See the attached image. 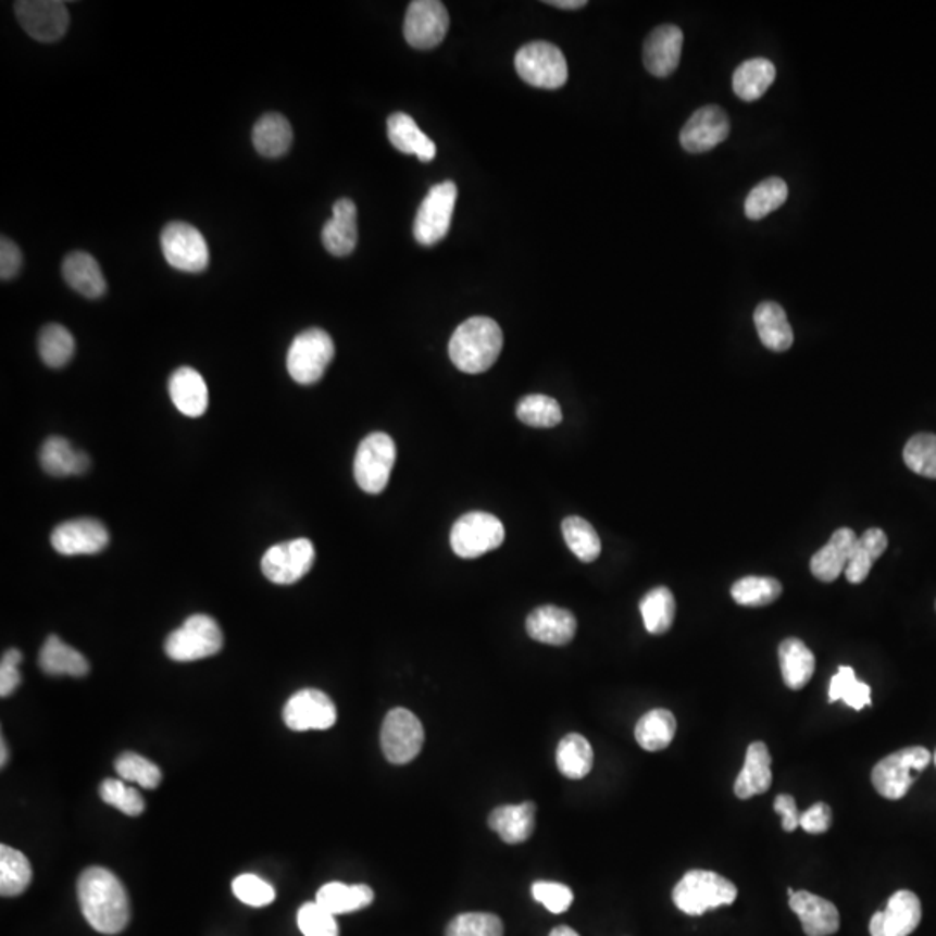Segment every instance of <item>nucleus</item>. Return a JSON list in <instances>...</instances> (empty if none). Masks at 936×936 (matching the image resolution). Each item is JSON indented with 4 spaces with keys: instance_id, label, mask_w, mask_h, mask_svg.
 Returning <instances> with one entry per match:
<instances>
[{
    "instance_id": "nucleus-1",
    "label": "nucleus",
    "mask_w": 936,
    "mask_h": 936,
    "mask_svg": "<svg viewBox=\"0 0 936 936\" xmlns=\"http://www.w3.org/2000/svg\"><path fill=\"white\" fill-rule=\"evenodd\" d=\"M78 902L90 928L116 935L127 928L130 903L122 881L104 868H89L78 877Z\"/></svg>"
},
{
    "instance_id": "nucleus-2",
    "label": "nucleus",
    "mask_w": 936,
    "mask_h": 936,
    "mask_svg": "<svg viewBox=\"0 0 936 936\" xmlns=\"http://www.w3.org/2000/svg\"><path fill=\"white\" fill-rule=\"evenodd\" d=\"M503 349V334L497 321L474 316L463 321L449 340V360L469 375L488 372Z\"/></svg>"
},
{
    "instance_id": "nucleus-3",
    "label": "nucleus",
    "mask_w": 936,
    "mask_h": 936,
    "mask_svg": "<svg viewBox=\"0 0 936 936\" xmlns=\"http://www.w3.org/2000/svg\"><path fill=\"white\" fill-rule=\"evenodd\" d=\"M737 886L713 871H688L673 889V902L688 915H701L711 909L736 902Z\"/></svg>"
},
{
    "instance_id": "nucleus-4",
    "label": "nucleus",
    "mask_w": 936,
    "mask_h": 936,
    "mask_svg": "<svg viewBox=\"0 0 936 936\" xmlns=\"http://www.w3.org/2000/svg\"><path fill=\"white\" fill-rule=\"evenodd\" d=\"M929 763H932V754L923 746L903 748L883 758L874 766L871 778L876 791L883 798L891 801L902 800L915 783V778L920 777L921 772Z\"/></svg>"
},
{
    "instance_id": "nucleus-5",
    "label": "nucleus",
    "mask_w": 936,
    "mask_h": 936,
    "mask_svg": "<svg viewBox=\"0 0 936 936\" xmlns=\"http://www.w3.org/2000/svg\"><path fill=\"white\" fill-rule=\"evenodd\" d=\"M223 629L214 617L195 614L185 624L172 632L165 640V652L172 661L191 663L210 658L223 649Z\"/></svg>"
},
{
    "instance_id": "nucleus-6",
    "label": "nucleus",
    "mask_w": 936,
    "mask_h": 936,
    "mask_svg": "<svg viewBox=\"0 0 936 936\" xmlns=\"http://www.w3.org/2000/svg\"><path fill=\"white\" fill-rule=\"evenodd\" d=\"M334 340L325 329L309 328L297 335L288 349L287 369L297 384L320 382L334 360Z\"/></svg>"
},
{
    "instance_id": "nucleus-7",
    "label": "nucleus",
    "mask_w": 936,
    "mask_h": 936,
    "mask_svg": "<svg viewBox=\"0 0 936 936\" xmlns=\"http://www.w3.org/2000/svg\"><path fill=\"white\" fill-rule=\"evenodd\" d=\"M515 70L529 86L547 90L564 87L569 75L564 52L545 40L522 46L515 54Z\"/></svg>"
},
{
    "instance_id": "nucleus-8",
    "label": "nucleus",
    "mask_w": 936,
    "mask_h": 936,
    "mask_svg": "<svg viewBox=\"0 0 936 936\" xmlns=\"http://www.w3.org/2000/svg\"><path fill=\"white\" fill-rule=\"evenodd\" d=\"M396 445L389 434L373 433L361 440L354 458L355 483L369 495H378L389 484L396 463Z\"/></svg>"
},
{
    "instance_id": "nucleus-9",
    "label": "nucleus",
    "mask_w": 936,
    "mask_h": 936,
    "mask_svg": "<svg viewBox=\"0 0 936 936\" xmlns=\"http://www.w3.org/2000/svg\"><path fill=\"white\" fill-rule=\"evenodd\" d=\"M449 541L458 557L477 559L503 544L504 527L500 519L491 513H465L454 522Z\"/></svg>"
},
{
    "instance_id": "nucleus-10",
    "label": "nucleus",
    "mask_w": 936,
    "mask_h": 936,
    "mask_svg": "<svg viewBox=\"0 0 936 936\" xmlns=\"http://www.w3.org/2000/svg\"><path fill=\"white\" fill-rule=\"evenodd\" d=\"M458 189L453 180L433 186L422 201L413 223V235L420 245L430 247L445 240L451 227Z\"/></svg>"
},
{
    "instance_id": "nucleus-11",
    "label": "nucleus",
    "mask_w": 936,
    "mask_h": 936,
    "mask_svg": "<svg viewBox=\"0 0 936 936\" xmlns=\"http://www.w3.org/2000/svg\"><path fill=\"white\" fill-rule=\"evenodd\" d=\"M425 732L419 716L404 708H396L385 716L380 732L382 751L394 765H407L415 760L424 746Z\"/></svg>"
},
{
    "instance_id": "nucleus-12",
    "label": "nucleus",
    "mask_w": 936,
    "mask_h": 936,
    "mask_svg": "<svg viewBox=\"0 0 936 936\" xmlns=\"http://www.w3.org/2000/svg\"><path fill=\"white\" fill-rule=\"evenodd\" d=\"M165 261L183 273H201L209 265L210 253L205 238L188 223H171L162 232Z\"/></svg>"
},
{
    "instance_id": "nucleus-13",
    "label": "nucleus",
    "mask_w": 936,
    "mask_h": 936,
    "mask_svg": "<svg viewBox=\"0 0 936 936\" xmlns=\"http://www.w3.org/2000/svg\"><path fill=\"white\" fill-rule=\"evenodd\" d=\"M314 559L316 550L308 538L283 541L262 557V573L276 585H294L311 571Z\"/></svg>"
},
{
    "instance_id": "nucleus-14",
    "label": "nucleus",
    "mask_w": 936,
    "mask_h": 936,
    "mask_svg": "<svg viewBox=\"0 0 936 936\" xmlns=\"http://www.w3.org/2000/svg\"><path fill=\"white\" fill-rule=\"evenodd\" d=\"M449 30L448 9L439 0H415L408 5L404 39L415 49H434Z\"/></svg>"
},
{
    "instance_id": "nucleus-15",
    "label": "nucleus",
    "mask_w": 936,
    "mask_h": 936,
    "mask_svg": "<svg viewBox=\"0 0 936 936\" xmlns=\"http://www.w3.org/2000/svg\"><path fill=\"white\" fill-rule=\"evenodd\" d=\"M283 720L290 731H326L337 722V708L325 692L304 688L288 699Z\"/></svg>"
},
{
    "instance_id": "nucleus-16",
    "label": "nucleus",
    "mask_w": 936,
    "mask_h": 936,
    "mask_svg": "<svg viewBox=\"0 0 936 936\" xmlns=\"http://www.w3.org/2000/svg\"><path fill=\"white\" fill-rule=\"evenodd\" d=\"M731 121L725 110L716 104H706L694 112L682 128L681 145L688 153H708L727 141Z\"/></svg>"
},
{
    "instance_id": "nucleus-17",
    "label": "nucleus",
    "mask_w": 936,
    "mask_h": 936,
    "mask_svg": "<svg viewBox=\"0 0 936 936\" xmlns=\"http://www.w3.org/2000/svg\"><path fill=\"white\" fill-rule=\"evenodd\" d=\"M26 34L40 42H54L66 34L68 11L58 0H22L14 4Z\"/></svg>"
},
{
    "instance_id": "nucleus-18",
    "label": "nucleus",
    "mask_w": 936,
    "mask_h": 936,
    "mask_svg": "<svg viewBox=\"0 0 936 936\" xmlns=\"http://www.w3.org/2000/svg\"><path fill=\"white\" fill-rule=\"evenodd\" d=\"M51 544L61 556H95L110 544V533L96 519H73L52 531Z\"/></svg>"
},
{
    "instance_id": "nucleus-19",
    "label": "nucleus",
    "mask_w": 936,
    "mask_h": 936,
    "mask_svg": "<svg viewBox=\"0 0 936 936\" xmlns=\"http://www.w3.org/2000/svg\"><path fill=\"white\" fill-rule=\"evenodd\" d=\"M921 900L909 889L891 895L883 911H877L869 924L871 936H909L920 926Z\"/></svg>"
},
{
    "instance_id": "nucleus-20",
    "label": "nucleus",
    "mask_w": 936,
    "mask_h": 936,
    "mask_svg": "<svg viewBox=\"0 0 936 936\" xmlns=\"http://www.w3.org/2000/svg\"><path fill=\"white\" fill-rule=\"evenodd\" d=\"M684 48V32L676 25H661L650 32L644 43V64L647 72L666 78L678 68Z\"/></svg>"
},
{
    "instance_id": "nucleus-21",
    "label": "nucleus",
    "mask_w": 936,
    "mask_h": 936,
    "mask_svg": "<svg viewBox=\"0 0 936 936\" xmlns=\"http://www.w3.org/2000/svg\"><path fill=\"white\" fill-rule=\"evenodd\" d=\"M526 629L533 640L548 646H565L576 635L577 621L567 609L544 606L527 616Z\"/></svg>"
},
{
    "instance_id": "nucleus-22",
    "label": "nucleus",
    "mask_w": 936,
    "mask_h": 936,
    "mask_svg": "<svg viewBox=\"0 0 936 936\" xmlns=\"http://www.w3.org/2000/svg\"><path fill=\"white\" fill-rule=\"evenodd\" d=\"M789 907L800 918L807 936H831L838 933L839 912L829 900L801 889L791 895Z\"/></svg>"
},
{
    "instance_id": "nucleus-23",
    "label": "nucleus",
    "mask_w": 936,
    "mask_h": 936,
    "mask_svg": "<svg viewBox=\"0 0 936 936\" xmlns=\"http://www.w3.org/2000/svg\"><path fill=\"white\" fill-rule=\"evenodd\" d=\"M856 531L841 527L831 536L827 545L816 550L810 561V571L822 583H833L847 571L851 550L857 544Z\"/></svg>"
},
{
    "instance_id": "nucleus-24",
    "label": "nucleus",
    "mask_w": 936,
    "mask_h": 936,
    "mask_svg": "<svg viewBox=\"0 0 936 936\" xmlns=\"http://www.w3.org/2000/svg\"><path fill=\"white\" fill-rule=\"evenodd\" d=\"M332 212L334 215L321 233L323 245L332 255L347 257L354 252L358 245V207L349 198H340L335 201Z\"/></svg>"
},
{
    "instance_id": "nucleus-25",
    "label": "nucleus",
    "mask_w": 936,
    "mask_h": 936,
    "mask_svg": "<svg viewBox=\"0 0 936 936\" xmlns=\"http://www.w3.org/2000/svg\"><path fill=\"white\" fill-rule=\"evenodd\" d=\"M169 392H171L174 407L183 415L198 419L209 408V389H207L205 380L197 370L189 369V366H183V369L172 373Z\"/></svg>"
},
{
    "instance_id": "nucleus-26",
    "label": "nucleus",
    "mask_w": 936,
    "mask_h": 936,
    "mask_svg": "<svg viewBox=\"0 0 936 936\" xmlns=\"http://www.w3.org/2000/svg\"><path fill=\"white\" fill-rule=\"evenodd\" d=\"M387 136L396 150L416 154L420 162H433L436 159L437 150L433 139L407 113L398 112L389 116Z\"/></svg>"
},
{
    "instance_id": "nucleus-27",
    "label": "nucleus",
    "mask_w": 936,
    "mask_h": 936,
    "mask_svg": "<svg viewBox=\"0 0 936 936\" xmlns=\"http://www.w3.org/2000/svg\"><path fill=\"white\" fill-rule=\"evenodd\" d=\"M535 803L526 801L521 804H503L492 810L489 815V827L509 845L527 841L535 833Z\"/></svg>"
},
{
    "instance_id": "nucleus-28",
    "label": "nucleus",
    "mask_w": 936,
    "mask_h": 936,
    "mask_svg": "<svg viewBox=\"0 0 936 936\" xmlns=\"http://www.w3.org/2000/svg\"><path fill=\"white\" fill-rule=\"evenodd\" d=\"M772 757L763 742H752L746 752L745 766L737 777L736 791L740 800H749L752 796L763 795L772 786Z\"/></svg>"
},
{
    "instance_id": "nucleus-29",
    "label": "nucleus",
    "mask_w": 936,
    "mask_h": 936,
    "mask_svg": "<svg viewBox=\"0 0 936 936\" xmlns=\"http://www.w3.org/2000/svg\"><path fill=\"white\" fill-rule=\"evenodd\" d=\"M63 278L73 290L87 299H99L107 294L101 265L86 252H72L63 262Z\"/></svg>"
},
{
    "instance_id": "nucleus-30",
    "label": "nucleus",
    "mask_w": 936,
    "mask_h": 936,
    "mask_svg": "<svg viewBox=\"0 0 936 936\" xmlns=\"http://www.w3.org/2000/svg\"><path fill=\"white\" fill-rule=\"evenodd\" d=\"M754 326L761 344L774 352H786L795 342L791 325L787 321L783 305L766 300L754 311Z\"/></svg>"
},
{
    "instance_id": "nucleus-31",
    "label": "nucleus",
    "mask_w": 936,
    "mask_h": 936,
    "mask_svg": "<svg viewBox=\"0 0 936 936\" xmlns=\"http://www.w3.org/2000/svg\"><path fill=\"white\" fill-rule=\"evenodd\" d=\"M40 465L52 477H72L89 471L90 458L64 437H49L40 449Z\"/></svg>"
},
{
    "instance_id": "nucleus-32",
    "label": "nucleus",
    "mask_w": 936,
    "mask_h": 936,
    "mask_svg": "<svg viewBox=\"0 0 936 936\" xmlns=\"http://www.w3.org/2000/svg\"><path fill=\"white\" fill-rule=\"evenodd\" d=\"M775 77H777V70L772 61L765 58H752L737 66L732 75V89L737 98L746 103H752L766 95Z\"/></svg>"
},
{
    "instance_id": "nucleus-33",
    "label": "nucleus",
    "mask_w": 936,
    "mask_h": 936,
    "mask_svg": "<svg viewBox=\"0 0 936 936\" xmlns=\"http://www.w3.org/2000/svg\"><path fill=\"white\" fill-rule=\"evenodd\" d=\"M39 666L46 675L86 676L90 672L89 661L57 635L43 641L39 654Z\"/></svg>"
},
{
    "instance_id": "nucleus-34",
    "label": "nucleus",
    "mask_w": 936,
    "mask_h": 936,
    "mask_svg": "<svg viewBox=\"0 0 936 936\" xmlns=\"http://www.w3.org/2000/svg\"><path fill=\"white\" fill-rule=\"evenodd\" d=\"M778 661L784 684L791 690H801L812 681L815 672V656L800 638H786L778 646Z\"/></svg>"
},
{
    "instance_id": "nucleus-35",
    "label": "nucleus",
    "mask_w": 936,
    "mask_h": 936,
    "mask_svg": "<svg viewBox=\"0 0 936 936\" xmlns=\"http://www.w3.org/2000/svg\"><path fill=\"white\" fill-rule=\"evenodd\" d=\"M373 889L369 885H344V883H328L317 891L316 902L323 909L334 915L349 914V912L363 911L372 906Z\"/></svg>"
},
{
    "instance_id": "nucleus-36",
    "label": "nucleus",
    "mask_w": 936,
    "mask_h": 936,
    "mask_svg": "<svg viewBox=\"0 0 936 936\" xmlns=\"http://www.w3.org/2000/svg\"><path fill=\"white\" fill-rule=\"evenodd\" d=\"M253 146L265 159H278L290 150L294 130L290 122L279 113L261 116L253 127Z\"/></svg>"
},
{
    "instance_id": "nucleus-37",
    "label": "nucleus",
    "mask_w": 936,
    "mask_h": 936,
    "mask_svg": "<svg viewBox=\"0 0 936 936\" xmlns=\"http://www.w3.org/2000/svg\"><path fill=\"white\" fill-rule=\"evenodd\" d=\"M886 548H888V536L883 529L873 527V529L865 531L864 535L859 536L856 547L851 550L847 571H845L848 582L851 585L864 583L874 562L886 552Z\"/></svg>"
},
{
    "instance_id": "nucleus-38",
    "label": "nucleus",
    "mask_w": 936,
    "mask_h": 936,
    "mask_svg": "<svg viewBox=\"0 0 936 936\" xmlns=\"http://www.w3.org/2000/svg\"><path fill=\"white\" fill-rule=\"evenodd\" d=\"M676 734L675 714L667 710H652L638 720L635 739L646 751H663L672 745Z\"/></svg>"
},
{
    "instance_id": "nucleus-39",
    "label": "nucleus",
    "mask_w": 936,
    "mask_h": 936,
    "mask_svg": "<svg viewBox=\"0 0 936 936\" xmlns=\"http://www.w3.org/2000/svg\"><path fill=\"white\" fill-rule=\"evenodd\" d=\"M640 612L650 635H664L675 621L676 602L672 590L666 586H658L647 591L640 600Z\"/></svg>"
},
{
    "instance_id": "nucleus-40",
    "label": "nucleus",
    "mask_w": 936,
    "mask_h": 936,
    "mask_svg": "<svg viewBox=\"0 0 936 936\" xmlns=\"http://www.w3.org/2000/svg\"><path fill=\"white\" fill-rule=\"evenodd\" d=\"M557 766L567 778L586 777L594 769V749L586 737L569 734L557 748Z\"/></svg>"
},
{
    "instance_id": "nucleus-41",
    "label": "nucleus",
    "mask_w": 936,
    "mask_h": 936,
    "mask_svg": "<svg viewBox=\"0 0 936 936\" xmlns=\"http://www.w3.org/2000/svg\"><path fill=\"white\" fill-rule=\"evenodd\" d=\"M32 883V865L22 851L2 845L0 847V894L17 897Z\"/></svg>"
},
{
    "instance_id": "nucleus-42",
    "label": "nucleus",
    "mask_w": 936,
    "mask_h": 936,
    "mask_svg": "<svg viewBox=\"0 0 936 936\" xmlns=\"http://www.w3.org/2000/svg\"><path fill=\"white\" fill-rule=\"evenodd\" d=\"M787 197H789V188H787L786 180L781 179V177H769L760 185L754 186L746 198V217L751 219V221H761L775 210L781 209L786 203Z\"/></svg>"
},
{
    "instance_id": "nucleus-43",
    "label": "nucleus",
    "mask_w": 936,
    "mask_h": 936,
    "mask_svg": "<svg viewBox=\"0 0 936 936\" xmlns=\"http://www.w3.org/2000/svg\"><path fill=\"white\" fill-rule=\"evenodd\" d=\"M562 535H564L569 550L579 561L590 564V562L599 559L600 552H602V544H600L599 535H597V531H595L590 522L582 517L564 519V522H562Z\"/></svg>"
},
{
    "instance_id": "nucleus-44",
    "label": "nucleus",
    "mask_w": 936,
    "mask_h": 936,
    "mask_svg": "<svg viewBox=\"0 0 936 936\" xmlns=\"http://www.w3.org/2000/svg\"><path fill=\"white\" fill-rule=\"evenodd\" d=\"M732 599L745 608H765L783 594V585L775 577L746 576L732 586Z\"/></svg>"
},
{
    "instance_id": "nucleus-45",
    "label": "nucleus",
    "mask_w": 936,
    "mask_h": 936,
    "mask_svg": "<svg viewBox=\"0 0 936 936\" xmlns=\"http://www.w3.org/2000/svg\"><path fill=\"white\" fill-rule=\"evenodd\" d=\"M39 352L49 369H63L75 354V338L61 325H46L39 335Z\"/></svg>"
},
{
    "instance_id": "nucleus-46",
    "label": "nucleus",
    "mask_w": 936,
    "mask_h": 936,
    "mask_svg": "<svg viewBox=\"0 0 936 936\" xmlns=\"http://www.w3.org/2000/svg\"><path fill=\"white\" fill-rule=\"evenodd\" d=\"M517 419L522 424L536 428H550L562 422L561 404L550 396L531 394L517 404Z\"/></svg>"
},
{
    "instance_id": "nucleus-47",
    "label": "nucleus",
    "mask_w": 936,
    "mask_h": 936,
    "mask_svg": "<svg viewBox=\"0 0 936 936\" xmlns=\"http://www.w3.org/2000/svg\"><path fill=\"white\" fill-rule=\"evenodd\" d=\"M829 701H843L851 710H864L871 706V687L864 682L857 681L856 672L850 666H839L829 685Z\"/></svg>"
},
{
    "instance_id": "nucleus-48",
    "label": "nucleus",
    "mask_w": 936,
    "mask_h": 936,
    "mask_svg": "<svg viewBox=\"0 0 936 936\" xmlns=\"http://www.w3.org/2000/svg\"><path fill=\"white\" fill-rule=\"evenodd\" d=\"M115 770L122 781L139 784L145 789H154L162 783V770L137 752H124L116 758Z\"/></svg>"
},
{
    "instance_id": "nucleus-49",
    "label": "nucleus",
    "mask_w": 936,
    "mask_h": 936,
    "mask_svg": "<svg viewBox=\"0 0 936 936\" xmlns=\"http://www.w3.org/2000/svg\"><path fill=\"white\" fill-rule=\"evenodd\" d=\"M903 462L918 475L936 479V436L918 434L903 448Z\"/></svg>"
},
{
    "instance_id": "nucleus-50",
    "label": "nucleus",
    "mask_w": 936,
    "mask_h": 936,
    "mask_svg": "<svg viewBox=\"0 0 936 936\" xmlns=\"http://www.w3.org/2000/svg\"><path fill=\"white\" fill-rule=\"evenodd\" d=\"M446 936H503V923L488 912H466L448 924Z\"/></svg>"
},
{
    "instance_id": "nucleus-51",
    "label": "nucleus",
    "mask_w": 936,
    "mask_h": 936,
    "mask_svg": "<svg viewBox=\"0 0 936 936\" xmlns=\"http://www.w3.org/2000/svg\"><path fill=\"white\" fill-rule=\"evenodd\" d=\"M99 796L104 803L121 810L125 815L137 816L145 812L142 796L118 778H107L99 787Z\"/></svg>"
},
{
    "instance_id": "nucleus-52",
    "label": "nucleus",
    "mask_w": 936,
    "mask_h": 936,
    "mask_svg": "<svg viewBox=\"0 0 936 936\" xmlns=\"http://www.w3.org/2000/svg\"><path fill=\"white\" fill-rule=\"evenodd\" d=\"M297 924L304 936H338L335 915L323 909L316 900L300 907L297 912Z\"/></svg>"
},
{
    "instance_id": "nucleus-53",
    "label": "nucleus",
    "mask_w": 936,
    "mask_h": 936,
    "mask_svg": "<svg viewBox=\"0 0 936 936\" xmlns=\"http://www.w3.org/2000/svg\"><path fill=\"white\" fill-rule=\"evenodd\" d=\"M233 894L250 907H265L274 902L276 894L273 886L255 874H241L233 881Z\"/></svg>"
},
{
    "instance_id": "nucleus-54",
    "label": "nucleus",
    "mask_w": 936,
    "mask_h": 936,
    "mask_svg": "<svg viewBox=\"0 0 936 936\" xmlns=\"http://www.w3.org/2000/svg\"><path fill=\"white\" fill-rule=\"evenodd\" d=\"M531 891H533L536 902L544 903L545 909L553 912V914H562V912L567 911L569 907L573 906V891L562 883L536 881Z\"/></svg>"
},
{
    "instance_id": "nucleus-55",
    "label": "nucleus",
    "mask_w": 936,
    "mask_h": 936,
    "mask_svg": "<svg viewBox=\"0 0 936 936\" xmlns=\"http://www.w3.org/2000/svg\"><path fill=\"white\" fill-rule=\"evenodd\" d=\"M22 661L23 654L20 650H5L0 663V696H11L22 685V673L17 670Z\"/></svg>"
},
{
    "instance_id": "nucleus-56",
    "label": "nucleus",
    "mask_w": 936,
    "mask_h": 936,
    "mask_svg": "<svg viewBox=\"0 0 936 936\" xmlns=\"http://www.w3.org/2000/svg\"><path fill=\"white\" fill-rule=\"evenodd\" d=\"M831 824H833V812H831L829 804L822 803V801L813 804L800 815V827L810 834L825 833V831H829Z\"/></svg>"
},
{
    "instance_id": "nucleus-57",
    "label": "nucleus",
    "mask_w": 936,
    "mask_h": 936,
    "mask_svg": "<svg viewBox=\"0 0 936 936\" xmlns=\"http://www.w3.org/2000/svg\"><path fill=\"white\" fill-rule=\"evenodd\" d=\"M22 250L17 249V245L13 240L2 236V241H0V278L4 282L13 279L22 270Z\"/></svg>"
},
{
    "instance_id": "nucleus-58",
    "label": "nucleus",
    "mask_w": 936,
    "mask_h": 936,
    "mask_svg": "<svg viewBox=\"0 0 936 936\" xmlns=\"http://www.w3.org/2000/svg\"><path fill=\"white\" fill-rule=\"evenodd\" d=\"M774 810L783 816V829L786 833H793L800 827V813L796 809V800L791 795H778L775 798Z\"/></svg>"
},
{
    "instance_id": "nucleus-59",
    "label": "nucleus",
    "mask_w": 936,
    "mask_h": 936,
    "mask_svg": "<svg viewBox=\"0 0 936 936\" xmlns=\"http://www.w3.org/2000/svg\"><path fill=\"white\" fill-rule=\"evenodd\" d=\"M545 4L559 9H582L585 8L588 2H586V0H547Z\"/></svg>"
},
{
    "instance_id": "nucleus-60",
    "label": "nucleus",
    "mask_w": 936,
    "mask_h": 936,
    "mask_svg": "<svg viewBox=\"0 0 936 936\" xmlns=\"http://www.w3.org/2000/svg\"><path fill=\"white\" fill-rule=\"evenodd\" d=\"M550 936H579L573 928H569V926H557L556 929H552Z\"/></svg>"
},
{
    "instance_id": "nucleus-61",
    "label": "nucleus",
    "mask_w": 936,
    "mask_h": 936,
    "mask_svg": "<svg viewBox=\"0 0 936 936\" xmlns=\"http://www.w3.org/2000/svg\"><path fill=\"white\" fill-rule=\"evenodd\" d=\"M0 751H2V757H0V765L5 766V763H8L9 751L8 745H5L4 739H2V746H0Z\"/></svg>"
},
{
    "instance_id": "nucleus-62",
    "label": "nucleus",
    "mask_w": 936,
    "mask_h": 936,
    "mask_svg": "<svg viewBox=\"0 0 936 936\" xmlns=\"http://www.w3.org/2000/svg\"><path fill=\"white\" fill-rule=\"evenodd\" d=\"M933 760H935V765H936V751H935V757H933Z\"/></svg>"
}]
</instances>
